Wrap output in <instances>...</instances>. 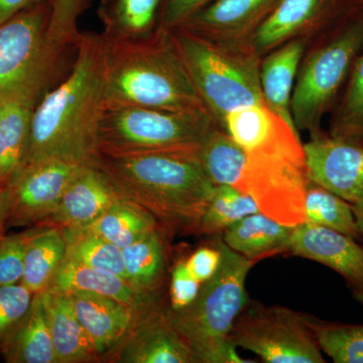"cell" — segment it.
Segmentation results:
<instances>
[{"label":"cell","instance_id":"d6986e66","mask_svg":"<svg viewBox=\"0 0 363 363\" xmlns=\"http://www.w3.org/2000/svg\"><path fill=\"white\" fill-rule=\"evenodd\" d=\"M281 0H213L178 28L204 38L262 23Z\"/></svg>","mask_w":363,"mask_h":363},{"label":"cell","instance_id":"484cf974","mask_svg":"<svg viewBox=\"0 0 363 363\" xmlns=\"http://www.w3.org/2000/svg\"><path fill=\"white\" fill-rule=\"evenodd\" d=\"M66 250L61 227L35 230L26 248L21 283L33 294L44 292L65 259Z\"/></svg>","mask_w":363,"mask_h":363},{"label":"cell","instance_id":"2e32d148","mask_svg":"<svg viewBox=\"0 0 363 363\" xmlns=\"http://www.w3.org/2000/svg\"><path fill=\"white\" fill-rule=\"evenodd\" d=\"M45 291L61 294H97L114 298L142 312L162 307L160 298L140 292L123 277L82 266L68 259H64Z\"/></svg>","mask_w":363,"mask_h":363},{"label":"cell","instance_id":"7a4b0ae2","mask_svg":"<svg viewBox=\"0 0 363 363\" xmlns=\"http://www.w3.org/2000/svg\"><path fill=\"white\" fill-rule=\"evenodd\" d=\"M198 149L97 154L91 166L121 198L145 208L167 225L198 230L215 190Z\"/></svg>","mask_w":363,"mask_h":363},{"label":"cell","instance_id":"5b68a950","mask_svg":"<svg viewBox=\"0 0 363 363\" xmlns=\"http://www.w3.org/2000/svg\"><path fill=\"white\" fill-rule=\"evenodd\" d=\"M52 0H40L0 25V104L35 108L71 69L48 37Z\"/></svg>","mask_w":363,"mask_h":363},{"label":"cell","instance_id":"4316f807","mask_svg":"<svg viewBox=\"0 0 363 363\" xmlns=\"http://www.w3.org/2000/svg\"><path fill=\"white\" fill-rule=\"evenodd\" d=\"M33 107L2 104L0 114V191L16 175L25 161Z\"/></svg>","mask_w":363,"mask_h":363},{"label":"cell","instance_id":"8fae6325","mask_svg":"<svg viewBox=\"0 0 363 363\" xmlns=\"http://www.w3.org/2000/svg\"><path fill=\"white\" fill-rule=\"evenodd\" d=\"M286 252L314 260L342 277L353 298L363 306V245L326 227L303 222L294 227Z\"/></svg>","mask_w":363,"mask_h":363},{"label":"cell","instance_id":"f35d334b","mask_svg":"<svg viewBox=\"0 0 363 363\" xmlns=\"http://www.w3.org/2000/svg\"><path fill=\"white\" fill-rule=\"evenodd\" d=\"M40 0H0V25Z\"/></svg>","mask_w":363,"mask_h":363},{"label":"cell","instance_id":"4dcf8cb0","mask_svg":"<svg viewBox=\"0 0 363 363\" xmlns=\"http://www.w3.org/2000/svg\"><path fill=\"white\" fill-rule=\"evenodd\" d=\"M257 212H260L259 207L252 196L233 186H217L198 231L207 235H221L236 222Z\"/></svg>","mask_w":363,"mask_h":363},{"label":"cell","instance_id":"d590c367","mask_svg":"<svg viewBox=\"0 0 363 363\" xmlns=\"http://www.w3.org/2000/svg\"><path fill=\"white\" fill-rule=\"evenodd\" d=\"M201 285L189 271L185 260L177 262L172 271L169 283V309L181 310L192 304Z\"/></svg>","mask_w":363,"mask_h":363},{"label":"cell","instance_id":"44dd1931","mask_svg":"<svg viewBox=\"0 0 363 363\" xmlns=\"http://www.w3.org/2000/svg\"><path fill=\"white\" fill-rule=\"evenodd\" d=\"M43 300L58 363L87 362L97 357L65 294L44 291Z\"/></svg>","mask_w":363,"mask_h":363},{"label":"cell","instance_id":"8d00e7d4","mask_svg":"<svg viewBox=\"0 0 363 363\" xmlns=\"http://www.w3.org/2000/svg\"><path fill=\"white\" fill-rule=\"evenodd\" d=\"M213 0H162L159 9V26L172 30L185 23Z\"/></svg>","mask_w":363,"mask_h":363},{"label":"cell","instance_id":"cb8c5ba5","mask_svg":"<svg viewBox=\"0 0 363 363\" xmlns=\"http://www.w3.org/2000/svg\"><path fill=\"white\" fill-rule=\"evenodd\" d=\"M303 52L302 42L285 45L264 61L259 78L267 106L296 130L291 113V91Z\"/></svg>","mask_w":363,"mask_h":363},{"label":"cell","instance_id":"ab89813d","mask_svg":"<svg viewBox=\"0 0 363 363\" xmlns=\"http://www.w3.org/2000/svg\"><path fill=\"white\" fill-rule=\"evenodd\" d=\"M351 207H352L353 214H354L355 219H357L358 228H359L360 234H362V242L363 243V201L352 204Z\"/></svg>","mask_w":363,"mask_h":363},{"label":"cell","instance_id":"8992f818","mask_svg":"<svg viewBox=\"0 0 363 363\" xmlns=\"http://www.w3.org/2000/svg\"><path fill=\"white\" fill-rule=\"evenodd\" d=\"M215 128L207 109L174 111L104 104L96 130L97 154L196 149Z\"/></svg>","mask_w":363,"mask_h":363},{"label":"cell","instance_id":"9a60e30c","mask_svg":"<svg viewBox=\"0 0 363 363\" xmlns=\"http://www.w3.org/2000/svg\"><path fill=\"white\" fill-rule=\"evenodd\" d=\"M121 198L95 167L81 166L50 218L61 228L88 225Z\"/></svg>","mask_w":363,"mask_h":363},{"label":"cell","instance_id":"d4e9b609","mask_svg":"<svg viewBox=\"0 0 363 363\" xmlns=\"http://www.w3.org/2000/svg\"><path fill=\"white\" fill-rule=\"evenodd\" d=\"M85 230L104 238L119 248L135 242L138 238L159 228L157 219L145 208L121 198Z\"/></svg>","mask_w":363,"mask_h":363},{"label":"cell","instance_id":"e575fe53","mask_svg":"<svg viewBox=\"0 0 363 363\" xmlns=\"http://www.w3.org/2000/svg\"><path fill=\"white\" fill-rule=\"evenodd\" d=\"M35 230L0 240V286L21 283L28 242Z\"/></svg>","mask_w":363,"mask_h":363},{"label":"cell","instance_id":"1f68e13d","mask_svg":"<svg viewBox=\"0 0 363 363\" xmlns=\"http://www.w3.org/2000/svg\"><path fill=\"white\" fill-rule=\"evenodd\" d=\"M320 348L336 363H363V325L323 321L306 315Z\"/></svg>","mask_w":363,"mask_h":363},{"label":"cell","instance_id":"f546056e","mask_svg":"<svg viewBox=\"0 0 363 363\" xmlns=\"http://www.w3.org/2000/svg\"><path fill=\"white\" fill-rule=\"evenodd\" d=\"M62 230L67 245L65 259L126 279L121 248L82 227H65Z\"/></svg>","mask_w":363,"mask_h":363},{"label":"cell","instance_id":"52a82bcc","mask_svg":"<svg viewBox=\"0 0 363 363\" xmlns=\"http://www.w3.org/2000/svg\"><path fill=\"white\" fill-rule=\"evenodd\" d=\"M193 84L208 112L223 126L235 109L266 104L252 59L201 35L177 28L171 30Z\"/></svg>","mask_w":363,"mask_h":363},{"label":"cell","instance_id":"7bdbcfd3","mask_svg":"<svg viewBox=\"0 0 363 363\" xmlns=\"http://www.w3.org/2000/svg\"><path fill=\"white\" fill-rule=\"evenodd\" d=\"M2 104H0V114H1Z\"/></svg>","mask_w":363,"mask_h":363},{"label":"cell","instance_id":"e0dca14e","mask_svg":"<svg viewBox=\"0 0 363 363\" xmlns=\"http://www.w3.org/2000/svg\"><path fill=\"white\" fill-rule=\"evenodd\" d=\"M355 13L358 11L352 0H281L259 23L255 44L257 49H269L308 23Z\"/></svg>","mask_w":363,"mask_h":363},{"label":"cell","instance_id":"ee69618b","mask_svg":"<svg viewBox=\"0 0 363 363\" xmlns=\"http://www.w3.org/2000/svg\"><path fill=\"white\" fill-rule=\"evenodd\" d=\"M2 238H4V236H0V240H1Z\"/></svg>","mask_w":363,"mask_h":363},{"label":"cell","instance_id":"ba28073f","mask_svg":"<svg viewBox=\"0 0 363 363\" xmlns=\"http://www.w3.org/2000/svg\"><path fill=\"white\" fill-rule=\"evenodd\" d=\"M229 340L267 363H324L323 351L306 314L248 300Z\"/></svg>","mask_w":363,"mask_h":363},{"label":"cell","instance_id":"277c9868","mask_svg":"<svg viewBox=\"0 0 363 363\" xmlns=\"http://www.w3.org/2000/svg\"><path fill=\"white\" fill-rule=\"evenodd\" d=\"M221 250L218 271L203 283L192 304L181 310L167 309L169 323L192 351L197 363H250L229 340L236 318L248 302L245 283L257 264L227 247Z\"/></svg>","mask_w":363,"mask_h":363},{"label":"cell","instance_id":"9c48e42d","mask_svg":"<svg viewBox=\"0 0 363 363\" xmlns=\"http://www.w3.org/2000/svg\"><path fill=\"white\" fill-rule=\"evenodd\" d=\"M362 48L363 16L357 13L334 39L311 55L291 99L296 128L311 130L316 138L320 119L330 106Z\"/></svg>","mask_w":363,"mask_h":363},{"label":"cell","instance_id":"7402d4cb","mask_svg":"<svg viewBox=\"0 0 363 363\" xmlns=\"http://www.w3.org/2000/svg\"><path fill=\"white\" fill-rule=\"evenodd\" d=\"M162 0H101L98 16L104 26L102 38L108 43L145 39L159 26Z\"/></svg>","mask_w":363,"mask_h":363},{"label":"cell","instance_id":"603a6c76","mask_svg":"<svg viewBox=\"0 0 363 363\" xmlns=\"http://www.w3.org/2000/svg\"><path fill=\"white\" fill-rule=\"evenodd\" d=\"M121 250L128 281L140 292L160 298L166 276V245L160 229Z\"/></svg>","mask_w":363,"mask_h":363},{"label":"cell","instance_id":"6da1fadb","mask_svg":"<svg viewBox=\"0 0 363 363\" xmlns=\"http://www.w3.org/2000/svg\"><path fill=\"white\" fill-rule=\"evenodd\" d=\"M104 52L101 33H82L71 71L33 108L21 167L47 159L92 164L105 104Z\"/></svg>","mask_w":363,"mask_h":363},{"label":"cell","instance_id":"f1b7e54d","mask_svg":"<svg viewBox=\"0 0 363 363\" xmlns=\"http://www.w3.org/2000/svg\"><path fill=\"white\" fill-rule=\"evenodd\" d=\"M305 221L362 241V234L350 203L315 182H308L305 195Z\"/></svg>","mask_w":363,"mask_h":363},{"label":"cell","instance_id":"5bb4252c","mask_svg":"<svg viewBox=\"0 0 363 363\" xmlns=\"http://www.w3.org/2000/svg\"><path fill=\"white\" fill-rule=\"evenodd\" d=\"M65 295L97 354L113 350L125 337L136 319L150 312L138 311L119 301L97 294L76 292Z\"/></svg>","mask_w":363,"mask_h":363},{"label":"cell","instance_id":"ffe728a7","mask_svg":"<svg viewBox=\"0 0 363 363\" xmlns=\"http://www.w3.org/2000/svg\"><path fill=\"white\" fill-rule=\"evenodd\" d=\"M294 227L257 212L227 228L221 238L234 252L257 262L269 255L286 252Z\"/></svg>","mask_w":363,"mask_h":363},{"label":"cell","instance_id":"83f0119b","mask_svg":"<svg viewBox=\"0 0 363 363\" xmlns=\"http://www.w3.org/2000/svg\"><path fill=\"white\" fill-rule=\"evenodd\" d=\"M198 155L215 187L228 185L240 188L247 154L228 133L213 128L199 145Z\"/></svg>","mask_w":363,"mask_h":363},{"label":"cell","instance_id":"836d02e7","mask_svg":"<svg viewBox=\"0 0 363 363\" xmlns=\"http://www.w3.org/2000/svg\"><path fill=\"white\" fill-rule=\"evenodd\" d=\"M33 296L21 283L0 286V345L26 316Z\"/></svg>","mask_w":363,"mask_h":363},{"label":"cell","instance_id":"4fadbf2b","mask_svg":"<svg viewBox=\"0 0 363 363\" xmlns=\"http://www.w3.org/2000/svg\"><path fill=\"white\" fill-rule=\"evenodd\" d=\"M116 348V362L197 363L162 307L140 315Z\"/></svg>","mask_w":363,"mask_h":363},{"label":"cell","instance_id":"7c38bea8","mask_svg":"<svg viewBox=\"0 0 363 363\" xmlns=\"http://www.w3.org/2000/svg\"><path fill=\"white\" fill-rule=\"evenodd\" d=\"M307 175L351 205L363 201V147L323 135L304 145Z\"/></svg>","mask_w":363,"mask_h":363},{"label":"cell","instance_id":"30bf717a","mask_svg":"<svg viewBox=\"0 0 363 363\" xmlns=\"http://www.w3.org/2000/svg\"><path fill=\"white\" fill-rule=\"evenodd\" d=\"M81 166L47 159L21 167L0 191L6 226H25L50 218Z\"/></svg>","mask_w":363,"mask_h":363},{"label":"cell","instance_id":"60d3db41","mask_svg":"<svg viewBox=\"0 0 363 363\" xmlns=\"http://www.w3.org/2000/svg\"><path fill=\"white\" fill-rule=\"evenodd\" d=\"M4 229H6V223H4V210L0 201V236H4Z\"/></svg>","mask_w":363,"mask_h":363},{"label":"cell","instance_id":"b9f144b4","mask_svg":"<svg viewBox=\"0 0 363 363\" xmlns=\"http://www.w3.org/2000/svg\"><path fill=\"white\" fill-rule=\"evenodd\" d=\"M352 2L358 13L363 14V0H352Z\"/></svg>","mask_w":363,"mask_h":363},{"label":"cell","instance_id":"74e56055","mask_svg":"<svg viewBox=\"0 0 363 363\" xmlns=\"http://www.w3.org/2000/svg\"><path fill=\"white\" fill-rule=\"evenodd\" d=\"M221 257V250L216 240L211 245L198 248L185 262L191 274L203 284L211 279L218 271Z\"/></svg>","mask_w":363,"mask_h":363},{"label":"cell","instance_id":"ac0fdd59","mask_svg":"<svg viewBox=\"0 0 363 363\" xmlns=\"http://www.w3.org/2000/svg\"><path fill=\"white\" fill-rule=\"evenodd\" d=\"M0 350L6 362L58 363L42 293L35 294L26 316L2 342Z\"/></svg>","mask_w":363,"mask_h":363},{"label":"cell","instance_id":"3957f363","mask_svg":"<svg viewBox=\"0 0 363 363\" xmlns=\"http://www.w3.org/2000/svg\"><path fill=\"white\" fill-rule=\"evenodd\" d=\"M104 43L105 104L174 111L206 109L171 30L159 26L145 39Z\"/></svg>","mask_w":363,"mask_h":363},{"label":"cell","instance_id":"d6a6232c","mask_svg":"<svg viewBox=\"0 0 363 363\" xmlns=\"http://www.w3.org/2000/svg\"><path fill=\"white\" fill-rule=\"evenodd\" d=\"M330 138L363 147V55L353 64L350 84L334 118Z\"/></svg>","mask_w":363,"mask_h":363}]
</instances>
